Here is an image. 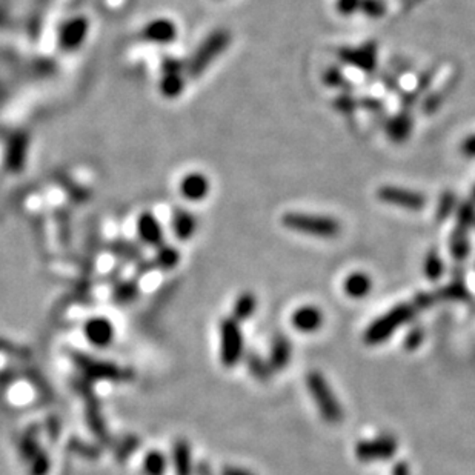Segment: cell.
Wrapping results in <instances>:
<instances>
[{"label": "cell", "mask_w": 475, "mask_h": 475, "mask_svg": "<svg viewBox=\"0 0 475 475\" xmlns=\"http://www.w3.org/2000/svg\"><path fill=\"white\" fill-rule=\"evenodd\" d=\"M472 197H474V201H475V186H474V189H472Z\"/></svg>", "instance_id": "f35d334b"}, {"label": "cell", "mask_w": 475, "mask_h": 475, "mask_svg": "<svg viewBox=\"0 0 475 475\" xmlns=\"http://www.w3.org/2000/svg\"><path fill=\"white\" fill-rule=\"evenodd\" d=\"M291 354H292V345L289 338L283 334L275 336L272 338L268 357V363L272 369V373H275V370H283L287 368L291 360Z\"/></svg>", "instance_id": "e0dca14e"}, {"label": "cell", "mask_w": 475, "mask_h": 475, "mask_svg": "<svg viewBox=\"0 0 475 475\" xmlns=\"http://www.w3.org/2000/svg\"><path fill=\"white\" fill-rule=\"evenodd\" d=\"M460 153L468 159H475V134H471L466 139H463V142L460 144Z\"/></svg>", "instance_id": "d590c367"}, {"label": "cell", "mask_w": 475, "mask_h": 475, "mask_svg": "<svg viewBox=\"0 0 475 475\" xmlns=\"http://www.w3.org/2000/svg\"><path fill=\"white\" fill-rule=\"evenodd\" d=\"M180 262V254L174 248L166 243L160 245L156 252V263L161 269H173Z\"/></svg>", "instance_id": "4316f807"}, {"label": "cell", "mask_w": 475, "mask_h": 475, "mask_svg": "<svg viewBox=\"0 0 475 475\" xmlns=\"http://www.w3.org/2000/svg\"><path fill=\"white\" fill-rule=\"evenodd\" d=\"M417 316V309L412 303H400V305L394 306L391 311L385 312L382 317L375 319L366 328L363 340L369 346L382 345L389 337L395 334L398 328L407 325Z\"/></svg>", "instance_id": "3957f363"}, {"label": "cell", "mask_w": 475, "mask_h": 475, "mask_svg": "<svg viewBox=\"0 0 475 475\" xmlns=\"http://www.w3.org/2000/svg\"><path fill=\"white\" fill-rule=\"evenodd\" d=\"M178 193L185 201L198 203L205 201V198L211 193V180L203 173H189L182 177L178 183Z\"/></svg>", "instance_id": "7c38bea8"}, {"label": "cell", "mask_w": 475, "mask_h": 475, "mask_svg": "<svg viewBox=\"0 0 475 475\" xmlns=\"http://www.w3.org/2000/svg\"><path fill=\"white\" fill-rule=\"evenodd\" d=\"M437 301V296L432 292H419L412 300V305L419 311H425V309H429L431 306H434V303Z\"/></svg>", "instance_id": "1f68e13d"}, {"label": "cell", "mask_w": 475, "mask_h": 475, "mask_svg": "<svg viewBox=\"0 0 475 475\" xmlns=\"http://www.w3.org/2000/svg\"><path fill=\"white\" fill-rule=\"evenodd\" d=\"M412 127L414 123L410 114L400 112L386 123V134L393 142H395V144H400V142L410 139Z\"/></svg>", "instance_id": "d6986e66"}, {"label": "cell", "mask_w": 475, "mask_h": 475, "mask_svg": "<svg viewBox=\"0 0 475 475\" xmlns=\"http://www.w3.org/2000/svg\"><path fill=\"white\" fill-rule=\"evenodd\" d=\"M178 34L177 25L171 18H154L140 31V39L153 45H169L176 42Z\"/></svg>", "instance_id": "8fae6325"}, {"label": "cell", "mask_w": 475, "mask_h": 475, "mask_svg": "<svg viewBox=\"0 0 475 475\" xmlns=\"http://www.w3.org/2000/svg\"><path fill=\"white\" fill-rule=\"evenodd\" d=\"M306 386L323 420L331 425H337L343 420V407L340 406L325 375L319 370H312L306 377Z\"/></svg>", "instance_id": "277c9868"}, {"label": "cell", "mask_w": 475, "mask_h": 475, "mask_svg": "<svg viewBox=\"0 0 475 475\" xmlns=\"http://www.w3.org/2000/svg\"><path fill=\"white\" fill-rule=\"evenodd\" d=\"M398 442L394 435H378L375 439L362 440L356 444V457L360 461L389 460L397 454Z\"/></svg>", "instance_id": "ba28073f"}, {"label": "cell", "mask_w": 475, "mask_h": 475, "mask_svg": "<svg viewBox=\"0 0 475 475\" xmlns=\"http://www.w3.org/2000/svg\"><path fill=\"white\" fill-rule=\"evenodd\" d=\"M145 469L148 475H164L165 468H166V463L165 459L161 457L160 452H151V455H148L146 460H145Z\"/></svg>", "instance_id": "f1b7e54d"}, {"label": "cell", "mask_w": 475, "mask_h": 475, "mask_svg": "<svg viewBox=\"0 0 475 475\" xmlns=\"http://www.w3.org/2000/svg\"><path fill=\"white\" fill-rule=\"evenodd\" d=\"M341 60L345 63L356 66L362 71H373L377 63V46L375 43L369 42L356 48H345L340 51Z\"/></svg>", "instance_id": "5bb4252c"}, {"label": "cell", "mask_w": 475, "mask_h": 475, "mask_svg": "<svg viewBox=\"0 0 475 475\" xmlns=\"http://www.w3.org/2000/svg\"><path fill=\"white\" fill-rule=\"evenodd\" d=\"M174 468L177 475H191V449L186 442H178L174 446Z\"/></svg>", "instance_id": "d4e9b609"}, {"label": "cell", "mask_w": 475, "mask_h": 475, "mask_svg": "<svg viewBox=\"0 0 475 475\" xmlns=\"http://www.w3.org/2000/svg\"><path fill=\"white\" fill-rule=\"evenodd\" d=\"M357 107V102L354 100V97H349L346 96V94H343V96H340L337 100H336V108L337 111L340 112H343V114H348V112H353Z\"/></svg>", "instance_id": "e575fe53"}, {"label": "cell", "mask_w": 475, "mask_h": 475, "mask_svg": "<svg viewBox=\"0 0 475 475\" xmlns=\"http://www.w3.org/2000/svg\"><path fill=\"white\" fill-rule=\"evenodd\" d=\"M449 251L455 260H466L469 251H471V243L468 237V230L463 228H455L454 233L449 237Z\"/></svg>", "instance_id": "44dd1931"}, {"label": "cell", "mask_w": 475, "mask_h": 475, "mask_svg": "<svg viewBox=\"0 0 475 475\" xmlns=\"http://www.w3.org/2000/svg\"><path fill=\"white\" fill-rule=\"evenodd\" d=\"M222 475H254L248 469H242V468H234V466H226L222 471Z\"/></svg>", "instance_id": "74e56055"}, {"label": "cell", "mask_w": 475, "mask_h": 475, "mask_svg": "<svg viewBox=\"0 0 475 475\" xmlns=\"http://www.w3.org/2000/svg\"><path fill=\"white\" fill-rule=\"evenodd\" d=\"M373 279H370V275L366 272H353L349 274L345 284H343V289L348 294V297L354 299V300H362L365 297L369 296V292L373 291Z\"/></svg>", "instance_id": "ac0fdd59"}, {"label": "cell", "mask_w": 475, "mask_h": 475, "mask_svg": "<svg viewBox=\"0 0 475 475\" xmlns=\"http://www.w3.org/2000/svg\"><path fill=\"white\" fill-rule=\"evenodd\" d=\"M323 82L326 83V87H340V85L345 82V75L337 66H331V68H328L326 73L323 74Z\"/></svg>", "instance_id": "d6a6232c"}, {"label": "cell", "mask_w": 475, "mask_h": 475, "mask_svg": "<svg viewBox=\"0 0 475 475\" xmlns=\"http://www.w3.org/2000/svg\"><path fill=\"white\" fill-rule=\"evenodd\" d=\"M90 33V22L87 17H74L66 21L57 33V43L65 53L78 51L87 41Z\"/></svg>", "instance_id": "30bf717a"}, {"label": "cell", "mask_w": 475, "mask_h": 475, "mask_svg": "<svg viewBox=\"0 0 475 475\" xmlns=\"http://www.w3.org/2000/svg\"><path fill=\"white\" fill-rule=\"evenodd\" d=\"M360 11L369 18H380L386 14V5L383 0H362Z\"/></svg>", "instance_id": "83f0119b"}, {"label": "cell", "mask_w": 475, "mask_h": 475, "mask_svg": "<svg viewBox=\"0 0 475 475\" xmlns=\"http://www.w3.org/2000/svg\"><path fill=\"white\" fill-rule=\"evenodd\" d=\"M30 153V136L25 131H16L6 140L4 164L8 173H22Z\"/></svg>", "instance_id": "9c48e42d"}, {"label": "cell", "mask_w": 475, "mask_h": 475, "mask_svg": "<svg viewBox=\"0 0 475 475\" xmlns=\"http://www.w3.org/2000/svg\"><path fill=\"white\" fill-rule=\"evenodd\" d=\"M282 225L289 231L325 240L336 239L341 233V225L337 218L325 214L291 211L283 214Z\"/></svg>", "instance_id": "7a4b0ae2"}, {"label": "cell", "mask_w": 475, "mask_h": 475, "mask_svg": "<svg viewBox=\"0 0 475 475\" xmlns=\"http://www.w3.org/2000/svg\"><path fill=\"white\" fill-rule=\"evenodd\" d=\"M455 208V196L451 193H446L439 202V206H437V218L439 220H444V218H448Z\"/></svg>", "instance_id": "f546056e"}, {"label": "cell", "mask_w": 475, "mask_h": 475, "mask_svg": "<svg viewBox=\"0 0 475 475\" xmlns=\"http://www.w3.org/2000/svg\"><path fill=\"white\" fill-rule=\"evenodd\" d=\"M246 365H248L251 375L262 383L269 382L274 374L268 360H265L259 353H254V351H251V353L246 356Z\"/></svg>", "instance_id": "603a6c76"}, {"label": "cell", "mask_w": 475, "mask_h": 475, "mask_svg": "<svg viewBox=\"0 0 475 475\" xmlns=\"http://www.w3.org/2000/svg\"><path fill=\"white\" fill-rule=\"evenodd\" d=\"M245 354V338L239 321L233 317L223 319L220 323V360L226 368H233L240 362Z\"/></svg>", "instance_id": "5b68a950"}, {"label": "cell", "mask_w": 475, "mask_h": 475, "mask_svg": "<svg viewBox=\"0 0 475 475\" xmlns=\"http://www.w3.org/2000/svg\"><path fill=\"white\" fill-rule=\"evenodd\" d=\"M323 320L325 317H323L321 309L312 305L297 309L291 319L292 326L303 334H312V332L319 331L323 325Z\"/></svg>", "instance_id": "2e32d148"}, {"label": "cell", "mask_w": 475, "mask_h": 475, "mask_svg": "<svg viewBox=\"0 0 475 475\" xmlns=\"http://www.w3.org/2000/svg\"><path fill=\"white\" fill-rule=\"evenodd\" d=\"M469 291L466 288V284L461 279H455L449 284H446L444 288H442L439 292L435 294L437 299H443V300H468Z\"/></svg>", "instance_id": "484cf974"}, {"label": "cell", "mask_w": 475, "mask_h": 475, "mask_svg": "<svg viewBox=\"0 0 475 475\" xmlns=\"http://www.w3.org/2000/svg\"><path fill=\"white\" fill-rule=\"evenodd\" d=\"M423 338H425V332L422 328H412L410 332H407L406 337H405V349L406 351H415L423 343Z\"/></svg>", "instance_id": "4dcf8cb0"}, {"label": "cell", "mask_w": 475, "mask_h": 475, "mask_svg": "<svg viewBox=\"0 0 475 475\" xmlns=\"http://www.w3.org/2000/svg\"><path fill=\"white\" fill-rule=\"evenodd\" d=\"M423 274L425 277L431 282H437L443 277L444 262L442 259V254L435 248L426 252V257L423 262Z\"/></svg>", "instance_id": "cb8c5ba5"}, {"label": "cell", "mask_w": 475, "mask_h": 475, "mask_svg": "<svg viewBox=\"0 0 475 475\" xmlns=\"http://www.w3.org/2000/svg\"><path fill=\"white\" fill-rule=\"evenodd\" d=\"M198 228V218L196 214L188 210L177 208L171 215V230L178 240L186 242L193 239Z\"/></svg>", "instance_id": "9a60e30c"}, {"label": "cell", "mask_w": 475, "mask_h": 475, "mask_svg": "<svg viewBox=\"0 0 475 475\" xmlns=\"http://www.w3.org/2000/svg\"><path fill=\"white\" fill-rule=\"evenodd\" d=\"M393 475H411V468L406 461H398L393 468Z\"/></svg>", "instance_id": "8d00e7d4"}, {"label": "cell", "mask_w": 475, "mask_h": 475, "mask_svg": "<svg viewBox=\"0 0 475 475\" xmlns=\"http://www.w3.org/2000/svg\"><path fill=\"white\" fill-rule=\"evenodd\" d=\"M360 2L362 0H338L337 2V11L341 16H353L357 11H360Z\"/></svg>", "instance_id": "836d02e7"}, {"label": "cell", "mask_w": 475, "mask_h": 475, "mask_svg": "<svg viewBox=\"0 0 475 475\" xmlns=\"http://www.w3.org/2000/svg\"><path fill=\"white\" fill-rule=\"evenodd\" d=\"M137 234L140 240L148 246H156L159 248L160 245L165 243V231L161 226L160 220L156 217L154 213L144 211L137 218Z\"/></svg>", "instance_id": "4fadbf2b"}, {"label": "cell", "mask_w": 475, "mask_h": 475, "mask_svg": "<svg viewBox=\"0 0 475 475\" xmlns=\"http://www.w3.org/2000/svg\"><path fill=\"white\" fill-rule=\"evenodd\" d=\"M186 85V65L174 59V57H166L161 62L160 79H159V92L165 99L174 100L182 96Z\"/></svg>", "instance_id": "8992f818"}, {"label": "cell", "mask_w": 475, "mask_h": 475, "mask_svg": "<svg viewBox=\"0 0 475 475\" xmlns=\"http://www.w3.org/2000/svg\"><path fill=\"white\" fill-rule=\"evenodd\" d=\"M87 337L92 345L107 346L114 336L111 323L105 319H94L87 323Z\"/></svg>", "instance_id": "ffe728a7"}, {"label": "cell", "mask_w": 475, "mask_h": 475, "mask_svg": "<svg viewBox=\"0 0 475 475\" xmlns=\"http://www.w3.org/2000/svg\"><path fill=\"white\" fill-rule=\"evenodd\" d=\"M377 198L385 205L398 206L411 213H419L426 206V197L423 193L395 185L380 186L377 189Z\"/></svg>", "instance_id": "52a82bcc"}, {"label": "cell", "mask_w": 475, "mask_h": 475, "mask_svg": "<svg viewBox=\"0 0 475 475\" xmlns=\"http://www.w3.org/2000/svg\"><path fill=\"white\" fill-rule=\"evenodd\" d=\"M255 309H257V297H255L254 294L250 291L242 292L234 303L233 319L235 321L248 320L254 314Z\"/></svg>", "instance_id": "7402d4cb"}, {"label": "cell", "mask_w": 475, "mask_h": 475, "mask_svg": "<svg viewBox=\"0 0 475 475\" xmlns=\"http://www.w3.org/2000/svg\"><path fill=\"white\" fill-rule=\"evenodd\" d=\"M233 42L231 33L225 28H217V30L208 34L202 43L197 46V50L189 57L186 65V75L189 79H198L206 73V70L215 62L217 57H220L230 43Z\"/></svg>", "instance_id": "6da1fadb"}]
</instances>
